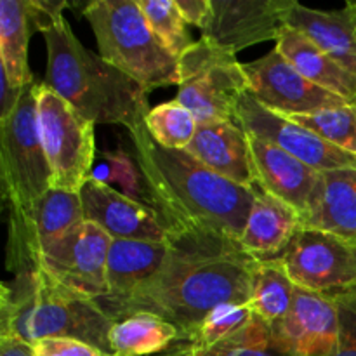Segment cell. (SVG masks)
I'll list each match as a JSON object with an SVG mask.
<instances>
[{"label":"cell","instance_id":"ba28073f","mask_svg":"<svg viewBox=\"0 0 356 356\" xmlns=\"http://www.w3.org/2000/svg\"><path fill=\"white\" fill-rule=\"evenodd\" d=\"M38 125L52 174V188L80 193L90 179L96 136L90 120L44 82H37Z\"/></svg>","mask_w":356,"mask_h":356},{"label":"cell","instance_id":"cb8c5ba5","mask_svg":"<svg viewBox=\"0 0 356 356\" xmlns=\"http://www.w3.org/2000/svg\"><path fill=\"white\" fill-rule=\"evenodd\" d=\"M33 31H40L33 0L0 2V70L21 90L35 83L28 65V45Z\"/></svg>","mask_w":356,"mask_h":356},{"label":"cell","instance_id":"4dcf8cb0","mask_svg":"<svg viewBox=\"0 0 356 356\" xmlns=\"http://www.w3.org/2000/svg\"><path fill=\"white\" fill-rule=\"evenodd\" d=\"M252 318L254 312L249 302H225L211 309L197 329L181 341H190L197 346H216L240 332Z\"/></svg>","mask_w":356,"mask_h":356},{"label":"cell","instance_id":"5b68a950","mask_svg":"<svg viewBox=\"0 0 356 356\" xmlns=\"http://www.w3.org/2000/svg\"><path fill=\"white\" fill-rule=\"evenodd\" d=\"M83 17L104 61L149 92L179 86V59L153 33L138 0H92Z\"/></svg>","mask_w":356,"mask_h":356},{"label":"cell","instance_id":"2e32d148","mask_svg":"<svg viewBox=\"0 0 356 356\" xmlns=\"http://www.w3.org/2000/svg\"><path fill=\"white\" fill-rule=\"evenodd\" d=\"M273 327L294 356H332L339 343L337 302L298 287L291 312Z\"/></svg>","mask_w":356,"mask_h":356},{"label":"cell","instance_id":"7402d4cb","mask_svg":"<svg viewBox=\"0 0 356 356\" xmlns=\"http://www.w3.org/2000/svg\"><path fill=\"white\" fill-rule=\"evenodd\" d=\"M275 49L312 83L348 101H356V73L339 65L298 30L285 24L275 40Z\"/></svg>","mask_w":356,"mask_h":356},{"label":"cell","instance_id":"484cf974","mask_svg":"<svg viewBox=\"0 0 356 356\" xmlns=\"http://www.w3.org/2000/svg\"><path fill=\"white\" fill-rule=\"evenodd\" d=\"M296 289L280 256L259 259L250 278L249 305L254 315L270 325H277L291 312Z\"/></svg>","mask_w":356,"mask_h":356},{"label":"cell","instance_id":"603a6c76","mask_svg":"<svg viewBox=\"0 0 356 356\" xmlns=\"http://www.w3.org/2000/svg\"><path fill=\"white\" fill-rule=\"evenodd\" d=\"M167 256V242L113 240L108 252V296L97 301L117 302L134 294L162 266Z\"/></svg>","mask_w":356,"mask_h":356},{"label":"cell","instance_id":"4316f807","mask_svg":"<svg viewBox=\"0 0 356 356\" xmlns=\"http://www.w3.org/2000/svg\"><path fill=\"white\" fill-rule=\"evenodd\" d=\"M172 323L149 313H138L111 325L108 343L111 356H152L162 353L177 339Z\"/></svg>","mask_w":356,"mask_h":356},{"label":"cell","instance_id":"ac0fdd59","mask_svg":"<svg viewBox=\"0 0 356 356\" xmlns=\"http://www.w3.org/2000/svg\"><path fill=\"white\" fill-rule=\"evenodd\" d=\"M186 152L225 179L250 190L257 186L249 136L235 120L198 124Z\"/></svg>","mask_w":356,"mask_h":356},{"label":"cell","instance_id":"5bb4252c","mask_svg":"<svg viewBox=\"0 0 356 356\" xmlns=\"http://www.w3.org/2000/svg\"><path fill=\"white\" fill-rule=\"evenodd\" d=\"M294 0H211L212 10L202 40L235 54L266 40H277Z\"/></svg>","mask_w":356,"mask_h":356},{"label":"cell","instance_id":"f1b7e54d","mask_svg":"<svg viewBox=\"0 0 356 356\" xmlns=\"http://www.w3.org/2000/svg\"><path fill=\"white\" fill-rule=\"evenodd\" d=\"M296 124L315 132L343 152L356 155V101L325 108L309 115L289 117Z\"/></svg>","mask_w":356,"mask_h":356},{"label":"cell","instance_id":"ffe728a7","mask_svg":"<svg viewBox=\"0 0 356 356\" xmlns=\"http://www.w3.org/2000/svg\"><path fill=\"white\" fill-rule=\"evenodd\" d=\"M285 24L356 73V2H348L339 10H322L294 0L285 16Z\"/></svg>","mask_w":356,"mask_h":356},{"label":"cell","instance_id":"f546056e","mask_svg":"<svg viewBox=\"0 0 356 356\" xmlns=\"http://www.w3.org/2000/svg\"><path fill=\"white\" fill-rule=\"evenodd\" d=\"M153 33L177 59L195 45L176 0H138Z\"/></svg>","mask_w":356,"mask_h":356},{"label":"cell","instance_id":"8fae6325","mask_svg":"<svg viewBox=\"0 0 356 356\" xmlns=\"http://www.w3.org/2000/svg\"><path fill=\"white\" fill-rule=\"evenodd\" d=\"M280 257L296 287L330 299L356 292V242L299 228Z\"/></svg>","mask_w":356,"mask_h":356},{"label":"cell","instance_id":"d6986e66","mask_svg":"<svg viewBox=\"0 0 356 356\" xmlns=\"http://www.w3.org/2000/svg\"><path fill=\"white\" fill-rule=\"evenodd\" d=\"M301 228L356 242V167L323 170Z\"/></svg>","mask_w":356,"mask_h":356},{"label":"cell","instance_id":"e575fe53","mask_svg":"<svg viewBox=\"0 0 356 356\" xmlns=\"http://www.w3.org/2000/svg\"><path fill=\"white\" fill-rule=\"evenodd\" d=\"M181 16L188 24H193L198 30L205 26L211 16L212 3L211 0H176Z\"/></svg>","mask_w":356,"mask_h":356},{"label":"cell","instance_id":"1f68e13d","mask_svg":"<svg viewBox=\"0 0 356 356\" xmlns=\"http://www.w3.org/2000/svg\"><path fill=\"white\" fill-rule=\"evenodd\" d=\"M104 159L108 163V179L120 186L122 193L127 195L129 198L149 205L148 191L134 155H129L125 149L117 148L104 152Z\"/></svg>","mask_w":356,"mask_h":356},{"label":"cell","instance_id":"7c38bea8","mask_svg":"<svg viewBox=\"0 0 356 356\" xmlns=\"http://www.w3.org/2000/svg\"><path fill=\"white\" fill-rule=\"evenodd\" d=\"M249 94L282 117L309 115L348 103V99L315 86L301 75L277 49L252 63H243Z\"/></svg>","mask_w":356,"mask_h":356},{"label":"cell","instance_id":"30bf717a","mask_svg":"<svg viewBox=\"0 0 356 356\" xmlns=\"http://www.w3.org/2000/svg\"><path fill=\"white\" fill-rule=\"evenodd\" d=\"M111 242L113 238L103 228L83 221L42 250L38 270L79 298L103 299L108 296L106 264Z\"/></svg>","mask_w":356,"mask_h":356},{"label":"cell","instance_id":"44dd1931","mask_svg":"<svg viewBox=\"0 0 356 356\" xmlns=\"http://www.w3.org/2000/svg\"><path fill=\"white\" fill-rule=\"evenodd\" d=\"M299 228L301 218L294 209L256 186L240 243L247 252L259 259L278 257L287 249Z\"/></svg>","mask_w":356,"mask_h":356},{"label":"cell","instance_id":"836d02e7","mask_svg":"<svg viewBox=\"0 0 356 356\" xmlns=\"http://www.w3.org/2000/svg\"><path fill=\"white\" fill-rule=\"evenodd\" d=\"M31 346L35 356H111L92 344L72 337H47Z\"/></svg>","mask_w":356,"mask_h":356},{"label":"cell","instance_id":"277c9868","mask_svg":"<svg viewBox=\"0 0 356 356\" xmlns=\"http://www.w3.org/2000/svg\"><path fill=\"white\" fill-rule=\"evenodd\" d=\"M0 337L37 343L47 337H72L110 353V318L89 299L79 298L40 270L14 275L0 292Z\"/></svg>","mask_w":356,"mask_h":356},{"label":"cell","instance_id":"d4e9b609","mask_svg":"<svg viewBox=\"0 0 356 356\" xmlns=\"http://www.w3.org/2000/svg\"><path fill=\"white\" fill-rule=\"evenodd\" d=\"M152 356H294L273 325L254 315L250 323L240 332L216 346H197L190 341H174L162 353Z\"/></svg>","mask_w":356,"mask_h":356},{"label":"cell","instance_id":"52a82bcc","mask_svg":"<svg viewBox=\"0 0 356 356\" xmlns=\"http://www.w3.org/2000/svg\"><path fill=\"white\" fill-rule=\"evenodd\" d=\"M176 99L195 115L198 124L235 120L240 97L249 92L243 63L235 54L198 40L179 58Z\"/></svg>","mask_w":356,"mask_h":356},{"label":"cell","instance_id":"8992f818","mask_svg":"<svg viewBox=\"0 0 356 356\" xmlns=\"http://www.w3.org/2000/svg\"><path fill=\"white\" fill-rule=\"evenodd\" d=\"M0 172L10 209H24L52 188V174L38 125L37 82L0 120Z\"/></svg>","mask_w":356,"mask_h":356},{"label":"cell","instance_id":"6da1fadb","mask_svg":"<svg viewBox=\"0 0 356 356\" xmlns=\"http://www.w3.org/2000/svg\"><path fill=\"white\" fill-rule=\"evenodd\" d=\"M160 270L124 301H94L118 322L138 313L167 320L186 339L211 309L225 302H249L250 278L259 257L240 240L212 233H167ZM176 339V341H177Z\"/></svg>","mask_w":356,"mask_h":356},{"label":"cell","instance_id":"d590c367","mask_svg":"<svg viewBox=\"0 0 356 356\" xmlns=\"http://www.w3.org/2000/svg\"><path fill=\"white\" fill-rule=\"evenodd\" d=\"M0 356H35L33 346L17 337H0Z\"/></svg>","mask_w":356,"mask_h":356},{"label":"cell","instance_id":"3957f363","mask_svg":"<svg viewBox=\"0 0 356 356\" xmlns=\"http://www.w3.org/2000/svg\"><path fill=\"white\" fill-rule=\"evenodd\" d=\"M47 49L44 83L96 125L129 131L145 120L149 90L87 49L65 17L40 31Z\"/></svg>","mask_w":356,"mask_h":356},{"label":"cell","instance_id":"d6a6232c","mask_svg":"<svg viewBox=\"0 0 356 356\" xmlns=\"http://www.w3.org/2000/svg\"><path fill=\"white\" fill-rule=\"evenodd\" d=\"M334 301L339 309V343L332 356H356V292Z\"/></svg>","mask_w":356,"mask_h":356},{"label":"cell","instance_id":"e0dca14e","mask_svg":"<svg viewBox=\"0 0 356 356\" xmlns=\"http://www.w3.org/2000/svg\"><path fill=\"white\" fill-rule=\"evenodd\" d=\"M249 141L257 186L294 209L301 218L318 190L322 172L271 143L254 136H249Z\"/></svg>","mask_w":356,"mask_h":356},{"label":"cell","instance_id":"83f0119b","mask_svg":"<svg viewBox=\"0 0 356 356\" xmlns=\"http://www.w3.org/2000/svg\"><path fill=\"white\" fill-rule=\"evenodd\" d=\"M145 125L160 146L186 149L198 131L195 115L177 99L156 104L146 113Z\"/></svg>","mask_w":356,"mask_h":356},{"label":"cell","instance_id":"7a4b0ae2","mask_svg":"<svg viewBox=\"0 0 356 356\" xmlns=\"http://www.w3.org/2000/svg\"><path fill=\"white\" fill-rule=\"evenodd\" d=\"M129 136L149 207L167 233H212L240 240L254 188L218 176L186 149L160 146L145 120L129 129Z\"/></svg>","mask_w":356,"mask_h":356},{"label":"cell","instance_id":"9a60e30c","mask_svg":"<svg viewBox=\"0 0 356 356\" xmlns=\"http://www.w3.org/2000/svg\"><path fill=\"white\" fill-rule=\"evenodd\" d=\"M83 219L103 228L113 240L165 242L167 232L149 205L132 200L99 177L80 190Z\"/></svg>","mask_w":356,"mask_h":356},{"label":"cell","instance_id":"9c48e42d","mask_svg":"<svg viewBox=\"0 0 356 356\" xmlns=\"http://www.w3.org/2000/svg\"><path fill=\"white\" fill-rule=\"evenodd\" d=\"M83 221L80 193L56 188L28 207H9L7 270L13 275L38 270L42 250Z\"/></svg>","mask_w":356,"mask_h":356},{"label":"cell","instance_id":"4fadbf2b","mask_svg":"<svg viewBox=\"0 0 356 356\" xmlns=\"http://www.w3.org/2000/svg\"><path fill=\"white\" fill-rule=\"evenodd\" d=\"M235 122L249 136L278 146L289 155L296 156L320 172L356 167V155L336 148L325 139L316 136L315 132L296 124L291 118L268 110L263 104L257 103L249 92L240 97Z\"/></svg>","mask_w":356,"mask_h":356}]
</instances>
